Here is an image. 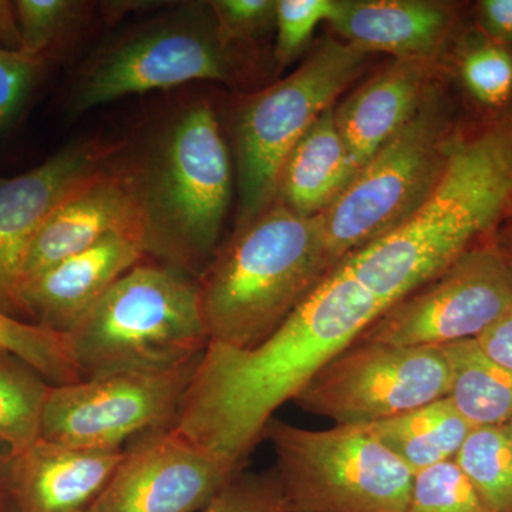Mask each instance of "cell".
Masks as SVG:
<instances>
[{
  "label": "cell",
  "mask_w": 512,
  "mask_h": 512,
  "mask_svg": "<svg viewBox=\"0 0 512 512\" xmlns=\"http://www.w3.org/2000/svg\"><path fill=\"white\" fill-rule=\"evenodd\" d=\"M384 309L342 265L335 266L255 348L207 346L174 429L247 466L276 410L295 400Z\"/></svg>",
  "instance_id": "cell-1"
},
{
  "label": "cell",
  "mask_w": 512,
  "mask_h": 512,
  "mask_svg": "<svg viewBox=\"0 0 512 512\" xmlns=\"http://www.w3.org/2000/svg\"><path fill=\"white\" fill-rule=\"evenodd\" d=\"M512 211V116L456 137L426 200L399 227L339 262L389 308L483 244Z\"/></svg>",
  "instance_id": "cell-2"
},
{
  "label": "cell",
  "mask_w": 512,
  "mask_h": 512,
  "mask_svg": "<svg viewBox=\"0 0 512 512\" xmlns=\"http://www.w3.org/2000/svg\"><path fill=\"white\" fill-rule=\"evenodd\" d=\"M127 171L144 254L198 281L220 249L232 194L228 148L210 103L175 111Z\"/></svg>",
  "instance_id": "cell-3"
},
{
  "label": "cell",
  "mask_w": 512,
  "mask_h": 512,
  "mask_svg": "<svg viewBox=\"0 0 512 512\" xmlns=\"http://www.w3.org/2000/svg\"><path fill=\"white\" fill-rule=\"evenodd\" d=\"M335 266L319 215L303 217L274 202L235 231L198 279L210 343L255 348Z\"/></svg>",
  "instance_id": "cell-4"
},
{
  "label": "cell",
  "mask_w": 512,
  "mask_h": 512,
  "mask_svg": "<svg viewBox=\"0 0 512 512\" xmlns=\"http://www.w3.org/2000/svg\"><path fill=\"white\" fill-rule=\"evenodd\" d=\"M67 339L80 380L187 365L210 345L198 281L158 262H140Z\"/></svg>",
  "instance_id": "cell-5"
},
{
  "label": "cell",
  "mask_w": 512,
  "mask_h": 512,
  "mask_svg": "<svg viewBox=\"0 0 512 512\" xmlns=\"http://www.w3.org/2000/svg\"><path fill=\"white\" fill-rule=\"evenodd\" d=\"M367 55L345 40L323 39L295 72L242 104L235 121V231L248 227L271 208L286 158L363 72Z\"/></svg>",
  "instance_id": "cell-6"
},
{
  "label": "cell",
  "mask_w": 512,
  "mask_h": 512,
  "mask_svg": "<svg viewBox=\"0 0 512 512\" xmlns=\"http://www.w3.org/2000/svg\"><path fill=\"white\" fill-rule=\"evenodd\" d=\"M289 512H406L414 474L366 427L308 430L271 419Z\"/></svg>",
  "instance_id": "cell-7"
},
{
  "label": "cell",
  "mask_w": 512,
  "mask_h": 512,
  "mask_svg": "<svg viewBox=\"0 0 512 512\" xmlns=\"http://www.w3.org/2000/svg\"><path fill=\"white\" fill-rule=\"evenodd\" d=\"M450 109L431 84L406 126L384 144L328 210L319 214L333 262L406 221L436 184L454 134Z\"/></svg>",
  "instance_id": "cell-8"
},
{
  "label": "cell",
  "mask_w": 512,
  "mask_h": 512,
  "mask_svg": "<svg viewBox=\"0 0 512 512\" xmlns=\"http://www.w3.org/2000/svg\"><path fill=\"white\" fill-rule=\"evenodd\" d=\"M229 46L210 5H188L114 43L84 72L72 94L74 114L194 80L229 82Z\"/></svg>",
  "instance_id": "cell-9"
},
{
  "label": "cell",
  "mask_w": 512,
  "mask_h": 512,
  "mask_svg": "<svg viewBox=\"0 0 512 512\" xmlns=\"http://www.w3.org/2000/svg\"><path fill=\"white\" fill-rule=\"evenodd\" d=\"M441 348L353 342L323 367L293 402L336 426L366 427L450 394Z\"/></svg>",
  "instance_id": "cell-10"
},
{
  "label": "cell",
  "mask_w": 512,
  "mask_h": 512,
  "mask_svg": "<svg viewBox=\"0 0 512 512\" xmlns=\"http://www.w3.org/2000/svg\"><path fill=\"white\" fill-rule=\"evenodd\" d=\"M200 359L164 372L120 373L52 386L40 439L86 450H124V444L144 434L170 429Z\"/></svg>",
  "instance_id": "cell-11"
},
{
  "label": "cell",
  "mask_w": 512,
  "mask_h": 512,
  "mask_svg": "<svg viewBox=\"0 0 512 512\" xmlns=\"http://www.w3.org/2000/svg\"><path fill=\"white\" fill-rule=\"evenodd\" d=\"M512 305V278L494 241L470 249L399 302L393 303L356 342L421 348L476 339Z\"/></svg>",
  "instance_id": "cell-12"
},
{
  "label": "cell",
  "mask_w": 512,
  "mask_h": 512,
  "mask_svg": "<svg viewBox=\"0 0 512 512\" xmlns=\"http://www.w3.org/2000/svg\"><path fill=\"white\" fill-rule=\"evenodd\" d=\"M174 427L131 441L89 512H201L245 470Z\"/></svg>",
  "instance_id": "cell-13"
},
{
  "label": "cell",
  "mask_w": 512,
  "mask_h": 512,
  "mask_svg": "<svg viewBox=\"0 0 512 512\" xmlns=\"http://www.w3.org/2000/svg\"><path fill=\"white\" fill-rule=\"evenodd\" d=\"M110 156L109 148L80 141L28 173L0 178V313L25 320L20 286L33 239L57 205L103 168Z\"/></svg>",
  "instance_id": "cell-14"
},
{
  "label": "cell",
  "mask_w": 512,
  "mask_h": 512,
  "mask_svg": "<svg viewBox=\"0 0 512 512\" xmlns=\"http://www.w3.org/2000/svg\"><path fill=\"white\" fill-rule=\"evenodd\" d=\"M140 239L110 234L93 247L49 266L23 282V318L62 335L70 332L96 308L121 276L143 261Z\"/></svg>",
  "instance_id": "cell-15"
},
{
  "label": "cell",
  "mask_w": 512,
  "mask_h": 512,
  "mask_svg": "<svg viewBox=\"0 0 512 512\" xmlns=\"http://www.w3.org/2000/svg\"><path fill=\"white\" fill-rule=\"evenodd\" d=\"M110 234H130L141 241V222L128 171L104 165L70 192L37 232L23 266L22 285Z\"/></svg>",
  "instance_id": "cell-16"
},
{
  "label": "cell",
  "mask_w": 512,
  "mask_h": 512,
  "mask_svg": "<svg viewBox=\"0 0 512 512\" xmlns=\"http://www.w3.org/2000/svg\"><path fill=\"white\" fill-rule=\"evenodd\" d=\"M431 70L433 60L393 57L335 109L356 175L412 119L433 84Z\"/></svg>",
  "instance_id": "cell-17"
},
{
  "label": "cell",
  "mask_w": 512,
  "mask_h": 512,
  "mask_svg": "<svg viewBox=\"0 0 512 512\" xmlns=\"http://www.w3.org/2000/svg\"><path fill=\"white\" fill-rule=\"evenodd\" d=\"M124 450H86L40 439L13 458L12 491L18 512H89L123 458Z\"/></svg>",
  "instance_id": "cell-18"
},
{
  "label": "cell",
  "mask_w": 512,
  "mask_h": 512,
  "mask_svg": "<svg viewBox=\"0 0 512 512\" xmlns=\"http://www.w3.org/2000/svg\"><path fill=\"white\" fill-rule=\"evenodd\" d=\"M329 23L346 43L367 53L433 60L456 16L446 3L430 0H336Z\"/></svg>",
  "instance_id": "cell-19"
},
{
  "label": "cell",
  "mask_w": 512,
  "mask_h": 512,
  "mask_svg": "<svg viewBox=\"0 0 512 512\" xmlns=\"http://www.w3.org/2000/svg\"><path fill=\"white\" fill-rule=\"evenodd\" d=\"M355 177L332 107L286 158L275 202L303 217H315L328 210Z\"/></svg>",
  "instance_id": "cell-20"
},
{
  "label": "cell",
  "mask_w": 512,
  "mask_h": 512,
  "mask_svg": "<svg viewBox=\"0 0 512 512\" xmlns=\"http://www.w3.org/2000/svg\"><path fill=\"white\" fill-rule=\"evenodd\" d=\"M369 433L409 468L420 471L456 460L458 451L476 429L450 397L366 426Z\"/></svg>",
  "instance_id": "cell-21"
},
{
  "label": "cell",
  "mask_w": 512,
  "mask_h": 512,
  "mask_svg": "<svg viewBox=\"0 0 512 512\" xmlns=\"http://www.w3.org/2000/svg\"><path fill=\"white\" fill-rule=\"evenodd\" d=\"M451 372V402L474 427L512 419V370L485 355L476 339L440 346Z\"/></svg>",
  "instance_id": "cell-22"
},
{
  "label": "cell",
  "mask_w": 512,
  "mask_h": 512,
  "mask_svg": "<svg viewBox=\"0 0 512 512\" xmlns=\"http://www.w3.org/2000/svg\"><path fill=\"white\" fill-rule=\"evenodd\" d=\"M52 384L18 357L0 350V441L18 457L40 440Z\"/></svg>",
  "instance_id": "cell-23"
},
{
  "label": "cell",
  "mask_w": 512,
  "mask_h": 512,
  "mask_svg": "<svg viewBox=\"0 0 512 512\" xmlns=\"http://www.w3.org/2000/svg\"><path fill=\"white\" fill-rule=\"evenodd\" d=\"M456 461L488 512H512V446L503 427H476Z\"/></svg>",
  "instance_id": "cell-24"
},
{
  "label": "cell",
  "mask_w": 512,
  "mask_h": 512,
  "mask_svg": "<svg viewBox=\"0 0 512 512\" xmlns=\"http://www.w3.org/2000/svg\"><path fill=\"white\" fill-rule=\"evenodd\" d=\"M0 350L33 367L52 386L80 382L69 339L55 330L0 313Z\"/></svg>",
  "instance_id": "cell-25"
},
{
  "label": "cell",
  "mask_w": 512,
  "mask_h": 512,
  "mask_svg": "<svg viewBox=\"0 0 512 512\" xmlns=\"http://www.w3.org/2000/svg\"><path fill=\"white\" fill-rule=\"evenodd\" d=\"M458 76L471 99L485 109L504 107L512 97V49L484 35L464 47Z\"/></svg>",
  "instance_id": "cell-26"
},
{
  "label": "cell",
  "mask_w": 512,
  "mask_h": 512,
  "mask_svg": "<svg viewBox=\"0 0 512 512\" xmlns=\"http://www.w3.org/2000/svg\"><path fill=\"white\" fill-rule=\"evenodd\" d=\"M406 512H488L456 460L420 471L413 478Z\"/></svg>",
  "instance_id": "cell-27"
},
{
  "label": "cell",
  "mask_w": 512,
  "mask_h": 512,
  "mask_svg": "<svg viewBox=\"0 0 512 512\" xmlns=\"http://www.w3.org/2000/svg\"><path fill=\"white\" fill-rule=\"evenodd\" d=\"M22 50L46 56L47 50L83 18L87 3L74 0H18L13 2Z\"/></svg>",
  "instance_id": "cell-28"
},
{
  "label": "cell",
  "mask_w": 512,
  "mask_h": 512,
  "mask_svg": "<svg viewBox=\"0 0 512 512\" xmlns=\"http://www.w3.org/2000/svg\"><path fill=\"white\" fill-rule=\"evenodd\" d=\"M201 512H289L276 468L241 471Z\"/></svg>",
  "instance_id": "cell-29"
},
{
  "label": "cell",
  "mask_w": 512,
  "mask_h": 512,
  "mask_svg": "<svg viewBox=\"0 0 512 512\" xmlns=\"http://www.w3.org/2000/svg\"><path fill=\"white\" fill-rule=\"evenodd\" d=\"M336 0H279L276 2L275 56L281 66L292 62L311 39L316 26L329 22Z\"/></svg>",
  "instance_id": "cell-30"
},
{
  "label": "cell",
  "mask_w": 512,
  "mask_h": 512,
  "mask_svg": "<svg viewBox=\"0 0 512 512\" xmlns=\"http://www.w3.org/2000/svg\"><path fill=\"white\" fill-rule=\"evenodd\" d=\"M45 66L46 56L0 49V131L19 116Z\"/></svg>",
  "instance_id": "cell-31"
},
{
  "label": "cell",
  "mask_w": 512,
  "mask_h": 512,
  "mask_svg": "<svg viewBox=\"0 0 512 512\" xmlns=\"http://www.w3.org/2000/svg\"><path fill=\"white\" fill-rule=\"evenodd\" d=\"M218 35L227 46L252 39L275 20L276 2L272 0H217L210 2Z\"/></svg>",
  "instance_id": "cell-32"
},
{
  "label": "cell",
  "mask_w": 512,
  "mask_h": 512,
  "mask_svg": "<svg viewBox=\"0 0 512 512\" xmlns=\"http://www.w3.org/2000/svg\"><path fill=\"white\" fill-rule=\"evenodd\" d=\"M477 20L485 37L512 49V0L478 2Z\"/></svg>",
  "instance_id": "cell-33"
},
{
  "label": "cell",
  "mask_w": 512,
  "mask_h": 512,
  "mask_svg": "<svg viewBox=\"0 0 512 512\" xmlns=\"http://www.w3.org/2000/svg\"><path fill=\"white\" fill-rule=\"evenodd\" d=\"M476 340L485 355L498 365L512 370V305Z\"/></svg>",
  "instance_id": "cell-34"
},
{
  "label": "cell",
  "mask_w": 512,
  "mask_h": 512,
  "mask_svg": "<svg viewBox=\"0 0 512 512\" xmlns=\"http://www.w3.org/2000/svg\"><path fill=\"white\" fill-rule=\"evenodd\" d=\"M0 49L22 50L15 6L0 0Z\"/></svg>",
  "instance_id": "cell-35"
},
{
  "label": "cell",
  "mask_w": 512,
  "mask_h": 512,
  "mask_svg": "<svg viewBox=\"0 0 512 512\" xmlns=\"http://www.w3.org/2000/svg\"><path fill=\"white\" fill-rule=\"evenodd\" d=\"M495 247L503 255L505 264L508 266L512 278V227L505 229L503 234L494 241Z\"/></svg>",
  "instance_id": "cell-36"
},
{
  "label": "cell",
  "mask_w": 512,
  "mask_h": 512,
  "mask_svg": "<svg viewBox=\"0 0 512 512\" xmlns=\"http://www.w3.org/2000/svg\"><path fill=\"white\" fill-rule=\"evenodd\" d=\"M503 430L505 433V436H507L508 441H510V444L512 446V419L508 420L507 423L503 424Z\"/></svg>",
  "instance_id": "cell-37"
}]
</instances>
